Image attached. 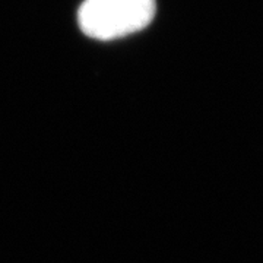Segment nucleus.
I'll return each mask as SVG.
<instances>
[{
  "label": "nucleus",
  "mask_w": 263,
  "mask_h": 263,
  "mask_svg": "<svg viewBox=\"0 0 263 263\" xmlns=\"http://www.w3.org/2000/svg\"><path fill=\"white\" fill-rule=\"evenodd\" d=\"M155 10V0H85L78 22L85 35L108 41L146 28Z\"/></svg>",
  "instance_id": "1"
}]
</instances>
